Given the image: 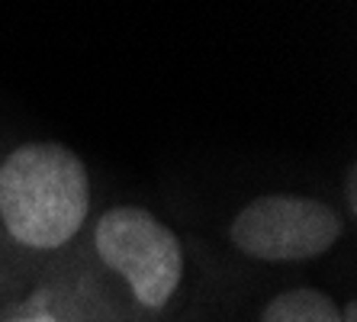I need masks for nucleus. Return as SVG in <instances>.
Returning <instances> with one entry per match:
<instances>
[{"mask_svg": "<svg viewBox=\"0 0 357 322\" xmlns=\"http://www.w3.org/2000/svg\"><path fill=\"white\" fill-rule=\"evenodd\" d=\"M91 213L87 168L61 142H26L0 161V219L13 242L55 251Z\"/></svg>", "mask_w": 357, "mask_h": 322, "instance_id": "obj_1", "label": "nucleus"}, {"mask_svg": "<svg viewBox=\"0 0 357 322\" xmlns=\"http://www.w3.org/2000/svg\"><path fill=\"white\" fill-rule=\"evenodd\" d=\"M93 248L145 309H165L181 287V242L158 216L142 207H113L97 219Z\"/></svg>", "mask_w": 357, "mask_h": 322, "instance_id": "obj_2", "label": "nucleus"}, {"mask_svg": "<svg viewBox=\"0 0 357 322\" xmlns=\"http://www.w3.org/2000/svg\"><path fill=\"white\" fill-rule=\"evenodd\" d=\"M229 235L258 261H312L341 239V219L316 197L264 193L235 213Z\"/></svg>", "mask_w": 357, "mask_h": 322, "instance_id": "obj_3", "label": "nucleus"}, {"mask_svg": "<svg viewBox=\"0 0 357 322\" xmlns=\"http://www.w3.org/2000/svg\"><path fill=\"white\" fill-rule=\"evenodd\" d=\"M258 322H341V309L322 290L296 287V290L277 293L261 309Z\"/></svg>", "mask_w": 357, "mask_h": 322, "instance_id": "obj_4", "label": "nucleus"}, {"mask_svg": "<svg viewBox=\"0 0 357 322\" xmlns=\"http://www.w3.org/2000/svg\"><path fill=\"white\" fill-rule=\"evenodd\" d=\"M348 207L351 213H357V168H348Z\"/></svg>", "mask_w": 357, "mask_h": 322, "instance_id": "obj_5", "label": "nucleus"}, {"mask_svg": "<svg viewBox=\"0 0 357 322\" xmlns=\"http://www.w3.org/2000/svg\"><path fill=\"white\" fill-rule=\"evenodd\" d=\"M3 322H65V319H55V316H26V319H3Z\"/></svg>", "mask_w": 357, "mask_h": 322, "instance_id": "obj_6", "label": "nucleus"}, {"mask_svg": "<svg viewBox=\"0 0 357 322\" xmlns=\"http://www.w3.org/2000/svg\"><path fill=\"white\" fill-rule=\"evenodd\" d=\"M341 322H357V303H354V300L344 306V313H341Z\"/></svg>", "mask_w": 357, "mask_h": 322, "instance_id": "obj_7", "label": "nucleus"}]
</instances>
